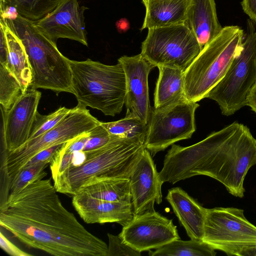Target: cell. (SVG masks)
Instances as JSON below:
<instances>
[{"label":"cell","mask_w":256,"mask_h":256,"mask_svg":"<svg viewBox=\"0 0 256 256\" xmlns=\"http://www.w3.org/2000/svg\"><path fill=\"white\" fill-rule=\"evenodd\" d=\"M50 178L10 193L0 204V224L26 246L55 256H107L106 243L62 205Z\"/></svg>","instance_id":"cell-1"},{"label":"cell","mask_w":256,"mask_h":256,"mask_svg":"<svg viewBox=\"0 0 256 256\" xmlns=\"http://www.w3.org/2000/svg\"><path fill=\"white\" fill-rule=\"evenodd\" d=\"M168 162L177 181L197 175L208 176L241 198L246 174L256 164V138L247 126L234 122L192 146L173 144Z\"/></svg>","instance_id":"cell-2"},{"label":"cell","mask_w":256,"mask_h":256,"mask_svg":"<svg viewBox=\"0 0 256 256\" xmlns=\"http://www.w3.org/2000/svg\"><path fill=\"white\" fill-rule=\"evenodd\" d=\"M144 142L112 136L104 146L84 152L85 158L80 164L70 166L52 177L54 187L58 192L72 196L92 181L128 178L146 148Z\"/></svg>","instance_id":"cell-3"},{"label":"cell","mask_w":256,"mask_h":256,"mask_svg":"<svg viewBox=\"0 0 256 256\" xmlns=\"http://www.w3.org/2000/svg\"><path fill=\"white\" fill-rule=\"evenodd\" d=\"M73 94L78 104L100 110L104 115L119 114L124 104L126 76L121 64L106 65L87 59L69 60Z\"/></svg>","instance_id":"cell-4"},{"label":"cell","mask_w":256,"mask_h":256,"mask_svg":"<svg viewBox=\"0 0 256 256\" xmlns=\"http://www.w3.org/2000/svg\"><path fill=\"white\" fill-rule=\"evenodd\" d=\"M22 42L31 68L32 80L29 88L73 94L70 60L58 50L56 44L44 36L34 22L18 15L7 20Z\"/></svg>","instance_id":"cell-5"},{"label":"cell","mask_w":256,"mask_h":256,"mask_svg":"<svg viewBox=\"0 0 256 256\" xmlns=\"http://www.w3.org/2000/svg\"><path fill=\"white\" fill-rule=\"evenodd\" d=\"M244 34L238 26L223 28L220 33L205 46L184 72L186 98L197 102L222 78L240 50Z\"/></svg>","instance_id":"cell-6"},{"label":"cell","mask_w":256,"mask_h":256,"mask_svg":"<svg viewBox=\"0 0 256 256\" xmlns=\"http://www.w3.org/2000/svg\"><path fill=\"white\" fill-rule=\"evenodd\" d=\"M100 122L90 114L86 107L78 104L52 128L27 141L12 152L1 153L0 195L6 196L9 194L12 181L38 153L88 132Z\"/></svg>","instance_id":"cell-7"},{"label":"cell","mask_w":256,"mask_h":256,"mask_svg":"<svg viewBox=\"0 0 256 256\" xmlns=\"http://www.w3.org/2000/svg\"><path fill=\"white\" fill-rule=\"evenodd\" d=\"M247 22V34L240 50L222 78L206 96L218 104L225 116L246 106L248 93L256 82V30L252 20Z\"/></svg>","instance_id":"cell-8"},{"label":"cell","mask_w":256,"mask_h":256,"mask_svg":"<svg viewBox=\"0 0 256 256\" xmlns=\"http://www.w3.org/2000/svg\"><path fill=\"white\" fill-rule=\"evenodd\" d=\"M235 208H206L202 240L228 256H244L256 248V226Z\"/></svg>","instance_id":"cell-9"},{"label":"cell","mask_w":256,"mask_h":256,"mask_svg":"<svg viewBox=\"0 0 256 256\" xmlns=\"http://www.w3.org/2000/svg\"><path fill=\"white\" fill-rule=\"evenodd\" d=\"M202 50L194 35L181 24L148 29L140 54L156 67H174L184 72Z\"/></svg>","instance_id":"cell-10"},{"label":"cell","mask_w":256,"mask_h":256,"mask_svg":"<svg viewBox=\"0 0 256 256\" xmlns=\"http://www.w3.org/2000/svg\"><path fill=\"white\" fill-rule=\"evenodd\" d=\"M198 106L197 102L185 100L164 108H152L144 142L152 156L192 137L196 130L195 112Z\"/></svg>","instance_id":"cell-11"},{"label":"cell","mask_w":256,"mask_h":256,"mask_svg":"<svg viewBox=\"0 0 256 256\" xmlns=\"http://www.w3.org/2000/svg\"><path fill=\"white\" fill-rule=\"evenodd\" d=\"M118 236L124 243L140 252L158 248L172 240L180 239L172 220L156 210L134 216L122 226Z\"/></svg>","instance_id":"cell-12"},{"label":"cell","mask_w":256,"mask_h":256,"mask_svg":"<svg viewBox=\"0 0 256 256\" xmlns=\"http://www.w3.org/2000/svg\"><path fill=\"white\" fill-rule=\"evenodd\" d=\"M126 76L124 105L126 116L136 118L148 124L152 110L148 93V77L156 66L141 54L123 56L118 59Z\"/></svg>","instance_id":"cell-13"},{"label":"cell","mask_w":256,"mask_h":256,"mask_svg":"<svg viewBox=\"0 0 256 256\" xmlns=\"http://www.w3.org/2000/svg\"><path fill=\"white\" fill-rule=\"evenodd\" d=\"M88 8L78 0H63L50 14L34 22L44 36L56 44L59 38H68L88 46L84 12Z\"/></svg>","instance_id":"cell-14"},{"label":"cell","mask_w":256,"mask_h":256,"mask_svg":"<svg viewBox=\"0 0 256 256\" xmlns=\"http://www.w3.org/2000/svg\"><path fill=\"white\" fill-rule=\"evenodd\" d=\"M41 92L30 88L5 112L1 110L3 123L1 152H12L28 140L34 120Z\"/></svg>","instance_id":"cell-15"},{"label":"cell","mask_w":256,"mask_h":256,"mask_svg":"<svg viewBox=\"0 0 256 256\" xmlns=\"http://www.w3.org/2000/svg\"><path fill=\"white\" fill-rule=\"evenodd\" d=\"M134 216L155 210L162 202V186L150 152L145 148L130 176Z\"/></svg>","instance_id":"cell-16"},{"label":"cell","mask_w":256,"mask_h":256,"mask_svg":"<svg viewBox=\"0 0 256 256\" xmlns=\"http://www.w3.org/2000/svg\"><path fill=\"white\" fill-rule=\"evenodd\" d=\"M72 196L73 206L87 224L116 222L124 226L134 216L132 202L100 200L82 192Z\"/></svg>","instance_id":"cell-17"},{"label":"cell","mask_w":256,"mask_h":256,"mask_svg":"<svg viewBox=\"0 0 256 256\" xmlns=\"http://www.w3.org/2000/svg\"><path fill=\"white\" fill-rule=\"evenodd\" d=\"M166 198L188 237L202 240L206 208L179 187L169 190Z\"/></svg>","instance_id":"cell-18"},{"label":"cell","mask_w":256,"mask_h":256,"mask_svg":"<svg viewBox=\"0 0 256 256\" xmlns=\"http://www.w3.org/2000/svg\"><path fill=\"white\" fill-rule=\"evenodd\" d=\"M184 24L194 35L202 49L223 28L218 18L214 0H190Z\"/></svg>","instance_id":"cell-19"},{"label":"cell","mask_w":256,"mask_h":256,"mask_svg":"<svg viewBox=\"0 0 256 256\" xmlns=\"http://www.w3.org/2000/svg\"><path fill=\"white\" fill-rule=\"evenodd\" d=\"M0 30L4 35L8 60L6 66L20 83L24 93L32 80L31 68L24 44L6 19L0 18Z\"/></svg>","instance_id":"cell-20"},{"label":"cell","mask_w":256,"mask_h":256,"mask_svg":"<svg viewBox=\"0 0 256 256\" xmlns=\"http://www.w3.org/2000/svg\"><path fill=\"white\" fill-rule=\"evenodd\" d=\"M146 14L141 30L184 24L190 0H142Z\"/></svg>","instance_id":"cell-21"},{"label":"cell","mask_w":256,"mask_h":256,"mask_svg":"<svg viewBox=\"0 0 256 256\" xmlns=\"http://www.w3.org/2000/svg\"><path fill=\"white\" fill-rule=\"evenodd\" d=\"M154 94V108H164L185 100L184 72L174 67L160 66Z\"/></svg>","instance_id":"cell-22"},{"label":"cell","mask_w":256,"mask_h":256,"mask_svg":"<svg viewBox=\"0 0 256 256\" xmlns=\"http://www.w3.org/2000/svg\"><path fill=\"white\" fill-rule=\"evenodd\" d=\"M78 192H82L102 200L132 202L130 178L92 181L82 186Z\"/></svg>","instance_id":"cell-23"},{"label":"cell","mask_w":256,"mask_h":256,"mask_svg":"<svg viewBox=\"0 0 256 256\" xmlns=\"http://www.w3.org/2000/svg\"><path fill=\"white\" fill-rule=\"evenodd\" d=\"M150 256H214L215 250L202 240L177 239L165 244L154 251L150 250Z\"/></svg>","instance_id":"cell-24"},{"label":"cell","mask_w":256,"mask_h":256,"mask_svg":"<svg viewBox=\"0 0 256 256\" xmlns=\"http://www.w3.org/2000/svg\"><path fill=\"white\" fill-rule=\"evenodd\" d=\"M110 135L124 138H136L144 140L148 131V124L140 119L126 116L112 122H100Z\"/></svg>","instance_id":"cell-25"},{"label":"cell","mask_w":256,"mask_h":256,"mask_svg":"<svg viewBox=\"0 0 256 256\" xmlns=\"http://www.w3.org/2000/svg\"><path fill=\"white\" fill-rule=\"evenodd\" d=\"M14 7L19 15L32 22L38 21L52 12L63 0H4Z\"/></svg>","instance_id":"cell-26"},{"label":"cell","mask_w":256,"mask_h":256,"mask_svg":"<svg viewBox=\"0 0 256 256\" xmlns=\"http://www.w3.org/2000/svg\"><path fill=\"white\" fill-rule=\"evenodd\" d=\"M24 93L20 83L8 66L0 64L1 110L5 112L8 111Z\"/></svg>","instance_id":"cell-27"},{"label":"cell","mask_w":256,"mask_h":256,"mask_svg":"<svg viewBox=\"0 0 256 256\" xmlns=\"http://www.w3.org/2000/svg\"><path fill=\"white\" fill-rule=\"evenodd\" d=\"M48 164L49 162H44L24 167L12 181L10 194L16 192L30 183L44 178L47 175L44 170Z\"/></svg>","instance_id":"cell-28"},{"label":"cell","mask_w":256,"mask_h":256,"mask_svg":"<svg viewBox=\"0 0 256 256\" xmlns=\"http://www.w3.org/2000/svg\"><path fill=\"white\" fill-rule=\"evenodd\" d=\"M70 110L66 107H60L48 115H42L38 112L28 140L36 138L54 128L68 114Z\"/></svg>","instance_id":"cell-29"},{"label":"cell","mask_w":256,"mask_h":256,"mask_svg":"<svg viewBox=\"0 0 256 256\" xmlns=\"http://www.w3.org/2000/svg\"><path fill=\"white\" fill-rule=\"evenodd\" d=\"M107 130L100 124L88 132V139L82 152H88L99 148L108 144L112 138Z\"/></svg>","instance_id":"cell-30"},{"label":"cell","mask_w":256,"mask_h":256,"mask_svg":"<svg viewBox=\"0 0 256 256\" xmlns=\"http://www.w3.org/2000/svg\"><path fill=\"white\" fill-rule=\"evenodd\" d=\"M108 245L107 256H140L137 251L124 243L118 236L108 233Z\"/></svg>","instance_id":"cell-31"},{"label":"cell","mask_w":256,"mask_h":256,"mask_svg":"<svg viewBox=\"0 0 256 256\" xmlns=\"http://www.w3.org/2000/svg\"><path fill=\"white\" fill-rule=\"evenodd\" d=\"M65 143V142H64ZM64 143L58 144L53 146L50 148H46L36 155L32 158L26 165L27 166L34 164L40 162H48L50 163L57 152L63 146Z\"/></svg>","instance_id":"cell-32"},{"label":"cell","mask_w":256,"mask_h":256,"mask_svg":"<svg viewBox=\"0 0 256 256\" xmlns=\"http://www.w3.org/2000/svg\"><path fill=\"white\" fill-rule=\"evenodd\" d=\"M0 248L8 254L12 256H32V254L27 253L12 244L2 232H0Z\"/></svg>","instance_id":"cell-33"},{"label":"cell","mask_w":256,"mask_h":256,"mask_svg":"<svg viewBox=\"0 0 256 256\" xmlns=\"http://www.w3.org/2000/svg\"><path fill=\"white\" fill-rule=\"evenodd\" d=\"M18 15V12L14 7L6 4L4 0H0V18L10 20H14L17 18Z\"/></svg>","instance_id":"cell-34"},{"label":"cell","mask_w":256,"mask_h":256,"mask_svg":"<svg viewBox=\"0 0 256 256\" xmlns=\"http://www.w3.org/2000/svg\"><path fill=\"white\" fill-rule=\"evenodd\" d=\"M241 5L244 12L256 22V0H242Z\"/></svg>","instance_id":"cell-35"},{"label":"cell","mask_w":256,"mask_h":256,"mask_svg":"<svg viewBox=\"0 0 256 256\" xmlns=\"http://www.w3.org/2000/svg\"><path fill=\"white\" fill-rule=\"evenodd\" d=\"M0 64L6 65L8 60L7 46L4 35L0 30Z\"/></svg>","instance_id":"cell-36"},{"label":"cell","mask_w":256,"mask_h":256,"mask_svg":"<svg viewBox=\"0 0 256 256\" xmlns=\"http://www.w3.org/2000/svg\"><path fill=\"white\" fill-rule=\"evenodd\" d=\"M246 106L256 113V82L250 90L246 98Z\"/></svg>","instance_id":"cell-37"},{"label":"cell","mask_w":256,"mask_h":256,"mask_svg":"<svg viewBox=\"0 0 256 256\" xmlns=\"http://www.w3.org/2000/svg\"><path fill=\"white\" fill-rule=\"evenodd\" d=\"M116 26L118 30L124 32L129 28L130 24L127 20L122 18L118 21Z\"/></svg>","instance_id":"cell-38"},{"label":"cell","mask_w":256,"mask_h":256,"mask_svg":"<svg viewBox=\"0 0 256 256\" xmlns=\"http://www.w3.org/2000/svg\"><path fill=\"white\" fill-rule=\"evenodd\" d=\"M244 256H256V248L248 250L244 254Z\"/></svg>","instance_id":"cell-39"}]
</instances>
